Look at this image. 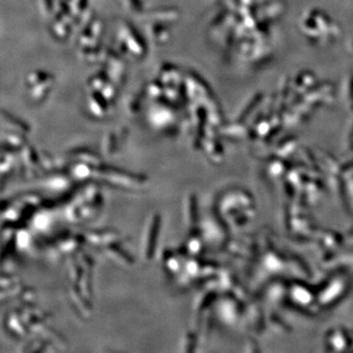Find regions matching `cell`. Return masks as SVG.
<instances>
[{"instance_id":"1","label":"cell","mask_w":353,"mask_h":353,"mask_svg":"<svg viewBox=\"0 0 353 353\" xmlns=\"http://www.w3.org/2000/svg\"><path fill=\"white\" fill-rule=\"evenodd\" d=\"M159 225H160V218L158 215H153L146 225L143 240H142V254L146 259L150 258L154 251L155 240L157 237L156 235L158 234Z\"/></svg>"},{"instance_id":"3","label":"cell","mask_w":353,"mask_h":353,"mask_svg":"<svg viewBox=\"0 0 353 353\" xmlns=\"http://www.w3.org/2000/svg\"><path fill=\"white\" fill-rule=\"evenodd\" d=\"M43 186L46 190L51 191H64L71 186V183L67 177L55 174L44 180Z\"/></svg>"},{"instance_id":"5","label":"cell","mask_w":353,"mask_h":353,"mask_svg":"<svg viewBox=\"0 0 353 353\" xmlns=\"http://www.w3.org/2000/svg\"><path fill=\"white\" fill-rule=\"evenodd\" d=\"M17 245L21 249H25L30 244V235L27 230H20L16 236Z\"/></svg>"},{"instance_id":"2","label":"cell","mask_w":353,"mask_h":353,"mask_svg":"<svg viewBox=\"0 0 353 353\" xmlns=\"http://www.w3.org/2000/svg\"><path fill=\"white\" fill-rule=\"evenodd\" d=\"M85 241L90 243V245L100 246L102 245H109L116 243L119 238L113 232H92L89 234H85Z\"/></svg>"},{"instance_id":"4","label":"cell","mask_w":353,"mask_h":353,"mask_svg":"<svg viewBox=\"0 0 353 353\" xmlns=\"http://www.w3.org/2000/svg\"><path fill=\"white\" fill-rule=\"evenodd\" d=\"M52 219L53 216L49 211H40L32 218V226L36 231L45 232L50 228Z\"/></svg>"}]
</instances>
